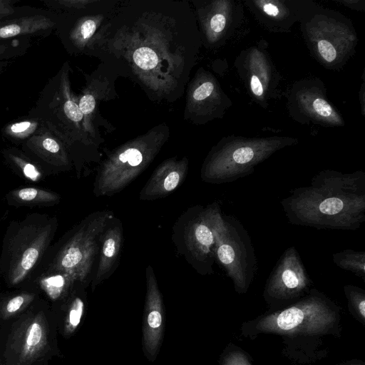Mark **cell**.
I'll return each instance as SVG.
<instances>
[{
    "label": "cell",
    "mask_w": 365,
    "mask_h": 365,
    "mask_svg": "<svg viewBox=\"0 0 365 365\" xmlns=\"http://www.w3.org/2000/svg\"><path fill=\"white\" fill-rule=\"evenodd\" d=\"M332 260L338 267L351 272L365 281V252L344 250L334 253Z\"/></svg>",
    "instance_id": "cell-21"
},
{
    "label": "cell",
    "mask_w": 365,
    "mask_h": 365,
    "mask_svg": "<svg viewBox=\"0 0 365 365\" xmlns=\"http://www.w3.org/2000/svg\"><path fill=\"white\" fill-rule=\"evenodd\" d=\"M348 308L354 318L365 324V290L355 285L344 287Z\"/></svg>",
    "instance_id": "cell-22"
},
{
    "label": "cell",
    "mask_w": 365,
    "mask_h": 365,
    "mask_svg": "<svg viewBox=\"0 0 365 365\" xmlns=\"http://www.w3.org/2000/svg\"><path fill=\"white\" fill-rule=\"evenodd\" d=\"M68 80V66L65 63L44 86L28 115L39 119L62 141L69 153L76 178L81 179L90 175L91 165L99 162L100 155L82 134L83 115L72 95Z\"/></svg>",
    "instance_id": "cell-3"
},
{
    "label": "cell",
    "mask_w": 365,
    "mask_h": 365,
    "mask_svg": "<svg viewBox=\"0 0 365 365\" xmlns=\"http://www.w3.org/2000/svg\"><path fill=\"white\" fill-rule=\"evenodd\" d=\"M86 288L80 283L66 298L50 305L58 333L64 338L71 336L82 322L87 306Z\"/></svg>",
    "instance_id": "cell-16"
},
{
    "label": "cell",
    "mask_w": 365,
    "mask_h": 365,
    "mask_svg": "<svg viewBox=\"0 0 365 365\" xmlns=\"http://www.w3.org/2000/svg\"><path fill=\"white\" fill-rule=\"evenodd\" d=\"M46 365H48V364H46Z\"/></svg>",
    "instance_id": "cell-34"
},
{
    "label": "cell",
    "mask_w": 365,
    "mask_h": 365,
    "mask_svg": "<svg viewBox=\"0 0 365 365\" xmlns=\"http://www.w3.org/2000/svg\"><path fill=\"white\" fill-rule=\"evenodd\" d=\"M188 161L170 158L163 162L153 173L139 193L141 200H153L173 192L185 180Z\"/></svg>",
    "instance_id": "cell-14"
},
{
    "label": "cell",
    "mask_w": 365,
    "mask_h": 365,
    "mask_svg": "<svg viewBox=\"0 0 365 365\" xmlns=\"http://www.w3.org/2000/svg\"><path fill=\"white\" fill-rule=\"evenodd\" d=\"M263 9L264 11L269 16H276L279 14L278 8L275 5L271 4H265L263 6Z\"/></svg>",
    "instance_id": "cell-31"
},
{
    "label": "cell",
    "mask_w": 365,
    "mask_h": 365,
    "mask_svg": "<svg viewBox=\"0 0 365 365\" xmlns=\"http://www.w3.org/2000/svg\"><path fill=\"white\" fill-rule=\"evenodd\" d=\"M146 294L143 326L145 354L153 359L158 354L163 338V301L151 265L145 269Z\"/></svg>",
    "instance_id": "cell-12"
},
{
    "label": "cell",
    "mask_w": 365,
    "mask_h": 365,
    "mask_svg": "<svg viewBox=\"0 0 365 365\" xmlns=\"http://www.w3.org/2000/svg\"><path fill=\"white\" fill-rule=\"evenodd\" d=\"M44 128L39 119L27 115L5 125L1 129V134L11 142L21 144Z\"/></svg>",
    "instance_id": "cell-20"
},
{
    "label": "cell",
    "mask_w": 365,
    "mask_h": 365,
    "mask_svg": "<svg viewBox=\"0 0 365 365\" xmlns=\"http://www.w3.org/2000/svg\"><path fill=\"white\" fill-rule=\"evenodd\" d=\"M115 217L110 210L88 215L50 246L30 279L62 273L88 287L97 265L103 234Z\"/></svg>",
    "instance_id": "cell-5"
},
{
    "label": "cell",
    "mask_w": 365,
    "mask_h": 365,
    "mask_svg": "<svg viewBox=\"0 0 365 365\" xmlns=\"http://www.w3.org/2000/svg\"><path fill=\"white\" fill-rule=\"evenodd\" d=\"M225 24V17L220 14H215L210 20V27L212 31L217 33H219L224 29Z\"/></svg>",
    "instance_id": "cell-29"
},
{
    "label": "cell",
    "mask_w": 365,
    "mask_h": 365,
    "mask_svg": "<svg viewBox=\"0 0 365 365\" xmlns=\"http://www.w3.org/2000/svg\"><path fill=\"white\" fill-rule=\"evenodd\" d=\"M215 261L225 272L238 294H245L257 271V260L247 231L232 215L222 214L220 205L214 215Z\"/></svg>",
    "instance_id": "cell-7"
},
{
    "label": "cell",
    "mask_w": 365,
    "mask_h": 365,
    "mask_svg": "<svg viewBox=\"0 0 365 365\" xmlns=\"http://www.w3.org/2000/svg\"><path fill=\"white\" fill-rule=\"evenodd\" d=\"M250 85H251L252 91L255 95H256L257 96H260L262 95V93H263L262 85L260 81L259 80V78H257V76H252Z\"/></svg>",
    "instance_id": "cell-30"
},
{
    "label": "cell",
    "mask_w": 365,
    "mask_h": 365,
    "mask_svg": "<svg viewBox=\"0 0 365 365\" xmlns=\"http://www.w3.org/2000/svg\"><path fill=\"white\" fill-rule=\"evenodd\" d=\"M313 107L315 111L320 115L327 117L332 113L330 105L322 98H317L313 102Z\"/></svg>",
    "instance_id": "cell-28"
},
{
    "label": "cell",
    "mask_w": 365,
    "mask_h": 365,
    "mask_svg": "<svg viewBox=\"0 0 365 365\" xmlns=\"http://www.w3.org/2000/svg\"><path fill=\"white\" fill-rule=\"evenodd\" d=\"M218 202L187 208L173 226L172 240L178 255L200 274L214 273V215Z\"/></svg>",
    "instance_id": "cell-8"
},
{
    "label": "cell",
    "mask_w": 365,
    "mask_h": 365,
    "mask_svg": "<svg viewBox=\"0 0 365 365\" xmlns=\"http://www.w3.org/2000/svg\"><path fill=\"white\" fill-rule=\"evenodd\" d=\"M318 50L321 56L327 62H332L336 56L334 47L326 40H321L318 42Z\"/></svg>",
    "instance_id": "cell-26"
},
{
    "label": "cell",
    "mask_w": 365,
    "mask_h": 365,
    "mask_svg": "<svg viewBox=\"0 0 365 365\" xmlns=\"http://www.w3.org/2000/svg\"><path fill=\"white\" fill-rule=\"evenodd\" d=\"M163 143L162 138L143 137L112 152L97 169L94 195L111 197L121 192L147 168Z\"/></svg>",
    "instance_id": "cell-9"
},
{
    "label": "cell",
    "mask_w": 365,
    "mask_h": 365,
    "mask_svg": "<svg viewBox=\"0 0 365 365\" xmlns=\"http://www.w3.org/2000/svg\"><path fill=\"white\" fill-rule=\"evenodd\" d=\"M312 287V281L297 250L291 246L284 251L272 269L262 296L270 311H274L299 300Z\"/></svg>",
    "instance_id": "cell-10"
},
{
    "label": "cell",
    "mask_w": 365,
    "mask_h": 365,
    "mask_svg": "<svg viewBox=\"0 0 365 365\" xmlns=\"http://www.w3.org/2000/svg\"><path fill=\"white\" fill-rule=\"evenodd\" d=\"M61 198L55 192L36 187L16 188L5 196L7 204L15 207H50L57 205Z\"/></svg>",
    "instance_id": "cell-17"
},
{
    "label": "cell",
    "mask_w": 365,
    "mask_h": 365,
    "mask_svg": "<svg viewBox=\"0 0 365 365\" xmlns=\"http://www.w3.org/2000/svg\"><path fill=\"white\" fill-rule=\"evenodd\" d=\"M31 46V38L21 37L0 41V61H9L23 56Z\"/></svg>",
    "instance_id": "cell-23"
},
{
    "label": "cell",
    "mask_w": 365,
    "mask_h": 365,
    "mask_svg": "<svg viewBox=\"0 0 365 365\" xmlns=\"http://www.w3.org/2000/svg\"><path fill=\"white\" fill-rule=\"evenodd\" d=\"M58 227L56 216L33 212L11 221L0 252V275L9 287H22L52 245Z\"/></svg>",
    "instance_id": "cell-6"
},
{
    "label": "cell",
    "mask_w": 365,
    "mask_h": 365,
    "mask_svg": "<svg viewBox=\"0 0 365 365\" xmlns=\"http://www.w3.org/2000/svg\"><path fill=\"white\" fill-rule=\"evenodd\" d=\"M294 225L355 231L365 222V173L324 170L281 200Z\"/></svg>",
    "instance_id": "cell-1"
},
{
    "label": "cell",
    "mask_w": 365,
    "mask_h": 365,
    "mask_svg": "<svg viewBox=\"0 0 365 365\" xmlns=\"http://www.w3.org/2000/svg\"><path fill=\"white\" fill-rule=\"evenodd\" d=\"M123 223L115 217L102 236L98 262L91 283L93 292L117 269L123 250Z\"/></svg>",
    "instance_id": "cell-15"
},
{
    "label": "cell",
    "mask_w": 365,
    "mask_h": 365,
    "mask_svg": "<svg viewBox=\"0 0 365 365\" xmlns=\"http://www.w3.org/2000/svg\"><path fill=\"white\" fill-rule=\"evenodd\" d=\"M21 145V150L40 168L45 175L58 174L73 168L66 146L46 128Z\"/></svg>",
    "instance_id": "cell-11"
},
{
    "label": "cell",
    "mask_w": 365,
    "mask_h": 365,
    "mask_svg": "<svg viewBox=\"0 0 365 365\" xmlns=\"http://www.w3.org/2000/svg\"><path fill=\"white\" fill-rule=\"evenodd\" d=\"M18 0H0V21L28 14L36 9L29 6H18Z\"/></svg>",
    "instance_id": "cell-25"
},
{
    "label": "cell",
    "mask_w": 365,
    "mask_h": 365,
    "mask_svg": "<svg viewBox=\"0 0 365 365\" xmlns=\"http://www.w3.org/2000/svg\"><path fill=\"white\" fill-rule=\"evenodd\" d=\"M40 297L36 290L27 288L0 294V324L24 312Z\"/></svg>",
    "instance_id": "cell-18"
},
{
    "label": "cell",
    "mask_w": 365,
    "mask_h": 365,
    "mask_svg": "<svg viewBox=\"0 0 365 365\" xmlns=\"http://www.w3.org/2000/svg\"><path fill=\"white\" fill-rule=\"evenodd\" d=\"M337 365H365L364 362L359 360H351Z\"/></svg>",
    "instance_id": "cell-33"
},
{
    "label": "cell",
    "mask_w": 365,
    "mask_h": 365,
    "mask_svg": "<svg viewBox=\"0 0 365 365\" xmlns=\"http://www.w3.org/2000/svg\"><path fill=\"white\" fill-rule=\"evenodd\" d=\"M340 317L339 305L312 287L296 302L244 323L241 331L252 339L260 334L279 336L289 351H303L320 346L326 336H338Z\"/></svg>",
    "instance_id": "cell-2"
},
{
    "label": "cell",
    "mask_w": 365,
    "mask_h": 365,
    "mask_svg": "<svg viewBox=\"0 0 365 365\" xmlns=\"http://www.w3.org/2000/svg\"><path fill=\"white\" fill-rule=\"evenodd\" d=\"M58 19V14L36 8L28 14L0 21V41L21 37H46L56 30Z\"/></svg>",
    "instance_id": "cell-13"
},
{
    "label": "cell",
    "mask_w": 365,
    "mask_h": 365,
    "mask_svg": "<svg viewBox=\"0 0 365 365\" xmlns=\"http://www.w3.org/2000/svg\"><path fill=\"white\" fill-rule=\"evenodd\" d=\"M214 89L212 82L206 81L199 86L193 92L192 97L195 101H202L211 95Z\"/></svg>",
    "instance_id": "cell-27"
},
{
    "label": "cell",
    "mask_w": 365,
    "mask_h": 365,
    "mask_svg": "<svg viewBox=\"0 0 365 365\" xmlns=\"http://www.w3.org/2000/svg\"><path fill=\"white\" fill-rule=\"evenodd\" d=\"M51 306L40 297L0 324V365H46L61 356Z\"/></svg>",
    "instance_id": "cell-4"
},
{
    "label": "cell",
    "mask_w": 365,
    "mask_h": 365,
    "mask_svg": "<svg viewBox=\"0 0 365 365\" xmlns=\"http://www.w3.org/2000/svg\"><path fill=\"white\" fill-rule=\"evenodd\" d=\"M2 155L10 168L24 180L36 182L41 180L45 175L21 149L16 147L4 148Z\"/></svg>",
    "instance_id": "cell-19"
},
{
    "label": "cell",
    "mask_w": 365,
    "mask_h": 365,
    "mask_svg": "<svg viewBox=\"0 0 365 365\" xmlns=\"http://www.w3.org/2000/svg\"><path fill=\"white\" fill-rule=\"evenodd\" d=\"M11 63L10 60L0 61V75Z\"/></svg>",
    "instance_id": "cell-32"
},
{
    "label": "cell",
    "mask_w": 365,
    "mask_h": 365,
    "mask_svg": "<svg viewBox=\"0 0 365 365\" xmlns=\"http://www.w3.org/2000/svg\"><path fill=\"white\" fill-rule=\"evenodd\" d=\"M220 365H252L250 358L240 347L230 344L222 352L220 359Z\"/></svg>",
    "instance_id": "cell-24"
}]
</instances>
